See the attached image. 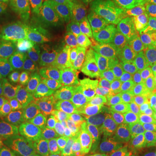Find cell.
<instances>
[{"instance_id": "1", "label": "cell", "mask_w": 156, "mask_h": 156, "mask_svg": "<svg viewBox=\"0 0 156 156\" xmlns=\"http://www.w3.org/2000/svg\"><path fill=\"white\" fill-rule=\"evenodd\" d=\"M57 52L40 43L24 45L7 53L0 65V79L33 83L54 77Z\"/></svg>"}, {"instance_id": "2", "label": "cell", "mask_w": 156, "mask_h": 156, "mask_svg": "<svg viewBox=\"0 0 156 156\" xmlns=\"http://www.w3.org/2000/svg\"><path fill=\"white\" fill-rule=\"evenodd\" d=\"M75 31L79 41L94 50L112 52L125 49L128 45V41L94 0L87 5Z\"/></svg>"}, {"instance_id": "3", "label": "cell", "mask_w": 156, "mask_h": 156, "mask_svg": "<svg viewBox=\"0 0 156 156\" xmlns=\"http://www.w3.org/2000/svg\"><path fill=\"white\" fill-rule=\"evenodd\" d=\"M84 102L81 109L78 130L82 134L105 133L116 108L118 101L100 95L95 89L83 91Z\"/></svg>"}, {"instance_id": "4", "label": "cell", "mask_w": 156, "mask_h": 156, "mask_svg": "<svg viewBox=\"0 0 156 156\" xmlns=\"http://www.w3.org/2000/svg\"><path fill=\"white\" fill-rule=\"evenodd\" d=\"M141 97V95L134 90L128 92L117 105L105 133L114 135L118 140L145 135L139 115Z\"/></svg>"}, {"instance_id": "5", "label": "cell", "mask_w": 156, "mask_h": 156, "mask_svg": "<svg viewBox=\"0 0 156 156\" xmlns=\"http://www.w3.org/2000/svg\"><path fill=\"white\" fill-rule=\"evenodd\" d=\"M20 12L45 37L54 39L57 37L61 26L58 0H22Z\"/></svg>"}, {"instance_id": "6", "label": "cell", "mask_w": 156, "mask_h": 156, "mask_svg": "<svg viewBox=\"0 0 156 156\" xmlns=\"http://www.w3.org/2000/svg\"><path fill=\"white\" fill-rule=\"evenodd\" d=\"M94 69V62L87 56L57 52L54 77L71 87H87L100 81Z\"/></svg>"}, {"instance_id": "7", "label": "cell", "mask_w": 156, "mask_h": 156, "mask_svg": "<svg viewBox=\"0 0 156 156\" xmlns=\"http://www.w3.org/2000/svg\"><path fill=\"white\" fill-rule=\"evenodd\" d=\"M32 98V83L0 79V117L18 116Z\"/></svg>"}, {"instance_id": "8", "label": "cell", "mask_w": 156, "mask_h": 156, "mask_svg": "<svg viewBox=\"0 0 156 156\" xmlns=\"http://www.w3.org/2000/svg\"><path fill=\"white\" fill-rule=\"evenodd\" d=\"M96 5L105 14L115 28L131 45L139 44L141 39L140 21L137 12L128 9L111 5L103 0H94Z\"/></svg>"}, {"instance_id": "9", "label": "cell", "mask_w": 156, "mask_h": 156, "mask_svg": "<svg viewBox=\"0 0 156 156\" xmlns=\"http://www.w3.org/2000/svg\"><path fill=\"white\" fill-rule=\"evenodd\" d=\"M54 113L51 106L31 101L17 118V123L26 140L44 139L48 125Z\"/></svg>"}, {"instance_id": "10", "label": "cell", "mask_w": 156, "mask_h": 156, "mask_svg": "<svg viewBox=\"0 0 156 156\" xmlns=\"http://www.w3.org/2000/svg\"><path fill=\"white\" fill-rule=\"evenodd\" d=\"M77 144L86 156H121L120 140L107 133L85 134L78 139Z\"/></svg>"}, {"instance_id": "11", "label": "cell", "mask_w": 156, "mask_h": 156, "mask_svg": "<svg viewBox=\"0 0 156 156\" xmlns=\"http://www.w3.org/2000/svg\"><path fill=\"white\" fill-rule=\"evenodd\" d=\"M71 86L56 77L40 78L33 83L34 101L50 106L65 95Z\"/></svg>"}, {"instance_id": "12", "label": "cell", "mask_w": 156, "mask_h": 156, "mask_svg": "<svg viewBox=\"0 0 156 156\" xmlns=\"http://www.w3.org/2000/svg\"><path fill=\"white\" fill-rule=\"evenodd\" d=\"M26 140L15 118L0 117V148L11 155Z\"/></svg>"}, {"instance_id": "13", "label": "cell", "mask_w": 156, "mask_h": 156, "mask_svg": "<svg viewBox=\"0 0 156 156\" xmlns=\"http://www.w3.org/2000/svg\"><path fill=\"white\" fill-rule=\"evenodd\" d=\"M81 99L76 90L69 89L56 102L55 112L69 125H77L81 115Z\"/></svg>"}, {"instance_id": "14", "label": "cell", "mask_w": 156, "mask_h": 156, "mask_svg": "<svg viewBox=\"0 0 156 156\" xmlns=\"http://www.w3.org/2000/svg\"><path fill=\"white\" fill-rule=\"evenodd\" d=\"M121 156H156L155 140L145 135L120 140Z\"/></svg>"}, {"instance_id": "15", "label": "cell", "mask_w": 156, "mask_h": 156, "mask_svg": "<svg viewBox=\"0 0 156 156\" xmlns=\"http://www.w3.org/2000/svg\"><path fill=\"white\" fill-rule=\"evenodd\" d=\"M128 82L133 90L143 96L156 93L154 75L140 64H134L129 68Z\"/></svg>"}, {"instance_id": "16", "label": "cell", "mask_w": 156, "mask_h": 156, "mask_svg": "<svg viewBox=\"0 0 156 156\" xmlns=\"http://www.w3.org/2000/svg\"><path fill=\"white\" fill-rule=\"evenodd\" d=\"M44 139L48 141L58 143L59 145L65 146L72 144L76 139V136L72 126L69 125L54 113L48 125Z\"/></svg>"}, {"instance_id": "17", "label": "cell", "mask_w": 156, "mask_h": 156, "mask_svg": "<svg viewBox=\"0 0 156 156\" xmlns=\"http://www.w3.org/2000/svg\"><path fill=\"white\" fill-rule=\"evenodd\" d=\"M88 0H58L62 20L65 26L75 30L80 17L87 6Z\"/></svg>"}, {"instance_id": "18", "label": "cell", "mask_w": 156, "mask_h": 156, "mask_svg": "<svg viewBox=\"0 0 156 156\" xmlns=\"http://www.w3.org/2000/svg\"><path fill=\"white\" fill-rule=\"evenodd\" d=\"M140 21L142 41L156 44V3L151 0L146 4L145 10L140 15Z\"/></svg>"}, {"instance_id": "19", "label": "cell", "mask_w": 156, "mask_h": 156, "mask_svg": "<svg viewBox=\"0 0 156 156\" xmlns=\"http://www.w3.org/2000/svg\"><path fill=\"white\" fill-rule=\"evenodd\" d=\"M134 64H140L147 69L153 75L156 72V44L142 42L133 53Z\"/></svg>"}, {"instance_id": "20", "label": "cell", "mask_w": 156, "mask_h": 156, "mask_svg": "<svg viewBox=\"0 0 156 156\" xmlns=\"http://www.w3.org/2000/svg\"><path fill=\"white\" fill-rule=\"evenodd\" d=\"M154 109H155V101L154 98V95L142 96L140 102L139 115L140 121L143 128L151 120Z\"/></svg>"}, {"instance_id": "21", "label": "cell", "mask_w": 156, "mask_h": 156, "mask_svg": "<svg viewBox=\"0 0 156 156\" xmlns=\"http://www.w3.org/2000/svg\"><path fill=\"white\" fill-rule=\"evenodd\" d=\"M103 1L115 7L134 11L139 14V16L142 14V12L146 8L145 4L140 2L139 0H103Z\"/></svg>"}, {"instance_id": "22", "label": "cell", "mask_w": 156, "mask_h": 156, "mask_svg": "<svg viewBox=\"0 0 156 156\" xmlns=\"http://www.w3.org/2000/svg\"><path fill=\"white\" fill-rule=\"evenodd\" d=\"M14 14L15 10L13 6L0 4V30L11 24Z\"/></svg>"}, {"instance_id": "23", "label": "cell", "mask_w": 156, "mask_h": 156, "mask_svg": "<svg viewBox=\"0 0 156 156\" xmlns=\"http://www.w3.org/2000/svg\"><path fill=\"white\" fill-rule=\"evenodd\" d=\"M39 151L38 143L32 140L20 147L17 152V156H38Z\"/></svg>"}, {"instance_id": "24", "label": "cell", "mask_w": 156, "mask_h": 156, "mask_svg": "<svg viewBox=\"0 0 156 156\" xmlns=\"http://www.w3.org/2000/svg\"><path fill=\"white\" fill-rule=\"evenodd\" d=\"M38 156H61L60 145L53 141L45 142L40 148Z\"/></svg>"}, {"instance_id": "25", "label": "cell", "mask_w": 156, "mask_h": 156, "mask_svg": "<svg viewBox=\"0 0 156 156\" xmlns=\"http://www.w3.org/2000/svg\"><path fill=\"white\" fill-rule=\"evenodd\" d=\"M153 95L155 101V109L151 120L144 127V132H145V136L147 138L156 140V93H154Z\"/></svg>"}, {"instance_id": "26", "label": "cell", "mask_w": 156, "mask_h": 156, "mask_svg": "<svg viewBox=\"0 0 156 156\" xmlns=\"http://www.w3.org/2000/svg\"><path fill=\"white\" fill-rule=\"evenodd\" d=\"M61 156H83L82 152L74 144H68L62 148Z\"/></svg>"}, {"instance_id": "27", "label": "cell", "mask_w": 156, "mask_h": 156, "mask_svg": "<svg viewBox=\"0 0 156 156\" xmlns=\"http://www.w3.org/2000/svg\"><path fill=\"white\" fill-rule=\"evenodd\" d=\"M22 2V0H0V4H4V5H16L17 4H20Z\"/></svg>"}, {"instance_id": "28", "label": "cell", "mask_w": 156, "mask_h": 156, "mask_svg": "<svg viewBox=\"0 0 156 156\" xmlns=\"http://www.w3.org/2000/svg\"><path fill=\"white\" fill-rule=\"evenodd\" d=\"M140 2H141V3H143V4H147V3H149L151 0H139Z\"/></svg>"}, {"instance_id": "29", "label": "cell", "mask_w": 156, "mask_h": 156, "mask_svg": "<svg viewBox=\"0 0 156 156\" xmlns=\"http://www.w3.org/2000/svg\"><path fill=\"white\" fill-rule=\"evenodd\" d=\"M154 86H155V89H156V72L154 74Z\"/></svg>"}, {"instance_id": "30", "label": "cell", "mask_w": 156, "mask_h": 156, "mask_svg": "<svg viewBox=\"0 0 156 156\" xmlns=\"http://www.w3.org/2000/svg\"><path fill=\"white\" fill-rule=\"evenodd\" d=\"M5 153H4V152L2 151V149L0 148V156H5Z\"/></svg>"}]
</instances>
